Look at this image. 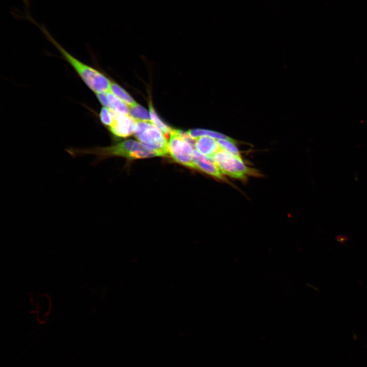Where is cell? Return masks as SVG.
<instances>
[{
	"mask_svg": "<svg viewBox=\"0 0 367 367\" xmlns=\"http://www.w3.org/2000/svg\"><path fill=\"white\" fill-rule=\"evenodd\" d=\"M110 110L113 116V122L109 127L111 133L121 138L132 135L134 132L136 121L129 115L120 114Z\"/></svg>",
	"mask_w": 367,
	"mask_h": 367,
	"instance_id": "cell-6",
	"label": "cell"
},
{
	"mask_svg": "<svg viewBox=\"0 0 367 367\" xmlns=\"http://www.w3.org/2000/svg\"><path fill=\"white\" fill-rule=\"evenodd\" d=\"M220 148L237 156H241L239 150L235 143L230 138L218 140Z\"/></svg>",
	"mask_w": 367,
	"mask_h": 367,
	"instance_id": "cell-13",
	"label": "cell"
},
{
	"mask_svg": "<svg viewBox=\"0 0 367 367\" xmlns=\"http://www.w3.org/2000/svg\"><path fill=\"white\" fill-rule=\"evenodd\" d=\"M193 162L195 169L202 171L215 177L223 179L224 176L212 157L204 155L193 150Z\"/></svg>",
	"mask_w": 367,
	"mask_h": 367,
	"instance_id": "cell-7",
	"label": "cell"
},
{
	"mask_svg": "<svg viewBox=\"0 0 367 367\" xmlns=\"http://www.w3.org/2000/svg\"><path fill=\"white\" fill-rule=\"evenodd\" d=\"M212 158L223 175L244 178L251 172L241 156L234 155L221 148Z\"/></svg>",
	"mask_w": 367,
	"mask_h": 367,
	"instance_id": "cell-4",
	"label": "cell"
},
{
	"mask_svg": "<svg viewBox=\"0 0 367 367\" xmlns=\"http://www.w3.org/2000/svg\"><path fill=\"white\" fill-rule=\"evenodd\" d=\"M109 102L108 109L123 115H129V108L121 99L111 92H107Z\"/></svg>",
	"mask_w": 367,
	"mask_h": 367,
	"instance_id": "cell-9",
	"label": "cell"
},
{
	"mask_svg": "<svg viewBox=\"0 0 367 367\" xmlns=\"http://www.w3.org/2000/svg\"><path fill=\"white\" fill-rule=\"evenodd\" d=\"M110 92L117 96L129 107L137 103L124 89L114 82H111Z\"/></svg>",
	"mask_w": 367,
	"mask_h": 367,
	"instance_id": "cell-11",
	"label": "cell"
},
{
	"mask_svg": "<svg viewBox=\"0 0 367 367\" xmlns=\"http://www.w3.org/2000/svg\"><path fill=\"white\" fill-rule=\"evenodd\" d=\"M129 115L135 121H151L150 113L137 103L129 107Z\"/></svg>",
	"mask_w": 367,
	"mask_h": 367,
	"instance_id": "cell-10",
	"label": "cell"
},
{
	"mask_svg": "<svg viewBox=\"0 0 367 367\" xmlns=\"http://www.w3.org/2000/svg\"><path fill=\"white\" fill-rule=\"evenodd\" d=\"M149 113L151 122L165 134H170L172 128L166 125L158 116L152 106H149Z\"/></svg>",
	"mask_w": 367,
	"mask_h": 367,
	"instance_id": "cell-14",
	"label": "cell"
},
{
	"mask_svg": "<svg viewBox=\"0 0 367 367\" xmlns=\"http://www.w3.org/2000/svg\"><path fill=\"white\" fill-rule=\"evenodd\" d=\"M38 27L91 90L95 94L110 91L111 82L104 75L69 53L53 38L44 25Z\"/></svg>",
	"mask_w": 367,
	"mask_h": 367,
	"instance_id": "cell-1",
	"label": "cell"
},
{
	"mask_svg": "<svg viewBox=\"0 0 367 367\" xmlns=\"http://www.w3.org/2000/svg\"><path fill=\"white\" fill-rule=\"evenodd\" d=\"M168 142L169 154L176 162L195 169L193 162V148L183 137L181 131L172 129Z\"/></svg>",
	"mask_w": 367,
	"mask_h": 367,
	"instance_id": "cell-5",
	"label": "cell"
},
{
	"mask_svg": "<svg viewBox=\"0 0 367 367\" xmlns=\"http://www.w3.org/2000/svg\"><path fill=\"white\" fill-rule=\"evenodd\" d=\"M136 121L134 134L141 144L156 156L168 155V142L162 132L151 121Z\"/></svg>",
	"mask_w": 367,
	"mask_h": 367,
	"instance_id": "cell-3",
	"label": "cell"
},
{
	"mask_svg": "<svg viewBox=\"0 0 367 367\" xmlns=\"http://www.w3.org/2000/svg\"><path fill=\"white\" fill-rule=\"evenodd\" d=\"M96 95L99 102L104 107L108 108L109 102L107 92L96 93Z\"/></svg>",
	"mask_w": 367,
	"mask_h": 367,
	"instance_id": "cell-16",
	"label": "cell"
},
{
	"mask_svg": "<svg viewBox=\"0 0 367 367\" xmlns=\"http://www.w3.org/2000/svg\"><path fill=\"white\" fill-rule=\"evenodd\" d=\"M188 135L193 138L201 136H209L217 140L228 139L229 137L226 136L212 130L202 129H193L187 132Z\"/></svg>",
	"mask_w": 367,
	"mask_h": 367,
	"instance_id": "cell-12",
	"label": "cell"
},
{
	"mask_svg": "<svg viewBox=\"0 0 367 367\" xmlns=\"http://www.w3.org/2000/svg\"><path fill=\"white\" fill-rule=\"evenodd\" d=\"M196 149L201 154L212 157L220 149L218 140L209 136H201L195 138Z\"/></svg>",
	"mask_w": 367,
	"mask_h": 367,
	"instance_id": "cell-8",
	"label": "cell"
},
{
	"mask_svg": "<svg viewBox=\"0 0 367 367\" xmlns=\"http://www.w3.org/2000/svg\"><path fill=\"white\" fill-rule=\"evenodd\" d=\"M66 151L72 156L93 154L97 156V162L114 156H121L129 159H137L156 156V154L146 149L141 143L128 140L114 145L87 148H68Z\"/></svg>",
	"mask_w": 367,
	"mask_h": 367,
	"instance_id": "cell-2",
	"label": "cell"
},
{
	"mask_svg": "<svg viewBox=\"0 0 367 367\" xmlns=\"http://www.w3.org/2000/svg\"><path fill=\"white\" fill-rule=\"evenodd\" d=\"M99 118L101 122L108 128L113 122V116L111 110L106 107H103L99 113Z\"/></svg>",
	"mask_w": 367,
	"mask_h": 367,
	"instance_id": "cell-15",
	"label": "cell"
},
{
	"mask_svg": "<svg viewBox=\"0 0 367 367\" xmlns=\"http://www.w3.org/2000/svg\"><path fill=\"white\" fill-rule=\"evenodd\" d=\"M336 241L340 243L341 244H345L348 240V238L347 236L338 235L335 237Z\"/></svg>",
	"mask_w": 367,
	"mask_h": 367,
	"instance_id": "cell-17",
	"label": "cell"
}]
</instances>
